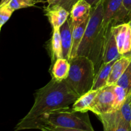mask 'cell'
Returning <instances> with one entry per match:
<instances>
[{
  "label": "cell",
  "instance_id": "19",
  "mask_svg": "<svg viewBox=\"0 0 131 131\" xmlns=\"http://www.w3.org/2000/svg\"><path fill=\"white\" fill-rule=\"evenodd\" d=\"M114 94H115V102L114 110L117 111L121 107L127 98V92L124 88L117 84H114Z\"/></svg>",
  "mask_w": 131,
  "mask_h": 131
},
{
  "label": "cell",
  "instance_id": "28",
  "mask_svg": "<svg viewBox=\"0 0 131 131\" xmlns=\"http://www.w3.org/2000/svg\"><path fill=\"white\" fill-rule=\"evenodd\" d=\"M58 0H47L46 2H47L48 3V5L47 6H52V5H54Z\"/></svg>",
  "mask_w": 131,
  "mask_h": 131
},
{
  "label": "cell",
  "instance_id": "24",
  "mask_svg": "<svg viewBox=\"0 0 131 131\" xmlns=\"http://www.w3.org/2000/svg\"><path fill=\"white\" fill-rule=\"evenodd\" d=\"M38 129L42 131H86L81 129H68V128L58 127H52L49 125H42Z\"/></svg>",
  "mask_w": 131,
  "mask_h": 131
},
{
  "label": "cell",
  "instance_id": "11",
  "mask_svg": "<svg viewBox=\"0 0 131 131\" xmlns=\"http://www.w3.org/2000/svg\"><path fill=\"white\" fill-rule=\"evenodd\" d=\"M63 48V57L70 60V52L72 43V26L71 20L68 19L60 28Z\"/></svg>",
  "mask_w": 131,
  "mask_h": 131
},
{
  "label": "cell",
  "instance_id": "1",
  "mask_svg": "<svg viewBox=\"0 0 131 131\" xmlns=\"http://www.w3.org/2000/svg\"><path fill=\"white\" fill-rule=\"evenodd\" d=\"M79 96L63 81L51 80L35 93V102L26 115L19 122L14 130L31 129L35 122L44 114L73 104Z\"/></svg>",
  "mask_w": 131,
  "mask_h": 131
},
{
  "label": "cell",
  "instance_id": "15",
  "mask_svg": "<svg viewBox=\"0 0 131 131\" xmlns=\"http://www.w3.org/2000/svg\"><path fill=\"white\" fill-rule=\"evenodd\" d=\"M99 90H91L89 92L78 97L74 102L72 108L76 111L88 112L90 111L91 106L94 101Z\"/></svg>",
  "mask_w": 131,
  "mask_h": 131
},
{
  "label": "cell",
  "instance_id": "2",
  "mask_svg": "<svg viewBox=\"0 0 131 131\" xmlns=\"http://www.w3.org/2000/svg\"><path fill=\"white\" fill-rule=\"evenodd\" d=\"M104 1L102 0L92 7L89 20L77 52V56H86L93 61L95 73L103 63L104 44L107 29L102 26Z\"/></svg>",
  "mask_w": 131,
  "mask_h": 131
},
{
  "label": "cell",
  "instance_id": "16",
  "mask_svg": "<svg viewBox=\"0 0 131 131\" xmlns=\"http://www.w3.org/2000/svg\"><path fill=\"white\" fill-rule=\"evenodd\" d=\"M50 57L51 65L57 59L63 58L60 28H52V37L50 41Z\"/></svg>",
  "mask_w": 131,
  "mask_h": 131
},
{
  "label": "cell",
  "instance_id": "13",
  "mask_svg": "<svg viewBox=\"0 0 131 131\" xmlns=\"http://www.w3.org/2000/svg\"><path fill=\"white\" fill-rule=\"evenodd\" d=\"M70 70V63L66 59L59 58L51 65L52 79L58 82L65 81L67 78Z\"/></svg>",
  "mask_w": 131,
  "mask_h": 131
},
{
  "label": "cell",
  "instance_id": "6",
  "mask_svg": "<svg viewBox=\"0 0 131 131\" xmlns=\"http://www.w3.org/2000/svg\"><path fill=\"white\" fill-rule=\"evenodd\" d=\"M114 102V84L107 85L99 90L98 93L91 106L90 111L97 116L115 111Z\"/></svg>",
  "mask_w": 131,
  "mask_h": 131
},
{
  "label": "cell",
  "instance_id": "4",
  "mask_svg": "<svg viewBox=\"0 0 131 131\" xmlns=\"http://www.w3.org/2000/svg\"><path fill=\"white\" fill-rule=\"evenodd\" d=\"M69 63V74L65 81L80 97L92 89L96 74L94 64L84 56H76Z\"/></svg>",
  "mask_w": 131,
  "mask_h": 131
},
{
  "label": "cell",
  "instance_id": "31",
  "mask_svg": "<svg viewBox=\"0 0 131 131\" xmlns=\"http://www.w3.org/2000/svg\"><path fill=\"white\" fill-rule=\"evenodd\" d=\"M1 28H0V30H1Z\"/></svg>",
  "mask_w": 131,
  "mask_h": 131
},
{
  "label": "cell",
  "instance_id": "22",
  "mask_svg": "<svg viewBox=\"0 0 131 131\" xmlns=\"http://www.w3.org/2000/svg\"><path fill=\"white\" fill-rule=\"evenodd\" d=\"M124 120L128 124L131 123V94L128 95L125 102L118 110Z\"/></svg>",
  "mask_w": 131,
  "mask_h": 131
},
{
  "label": "cell",
  "instance_id": "14",
  "mask_svg": "<svg viewBox=\"0 0 131 131\" xmlns=\"http://www.w3.org/2000/svg\"><path fill=\"white\" fill-rule=\"evenodd\" d=\"M116 60H117L109 63H103L102 64L96 73L92 90H99L107 85V81L110 77L111 68Z\"/></svg>",
  "mask_w": 131,
  "mask_h": 131
},
{
  "label": "cell",
  "instance_id": "29",
  "mask_svg": "<svg viewBox=\"0 0 131 131\" xmlns=\"http://www.w3.org/2000/svg\"><path fill=\"white\" fill-rule=\"evenodd\" d=\"M10 1V0H1V1H0V6L6 5V4H7Z\"/></svg>",
  "mask_w": 131,
  "mask_h": 131
},
{
  "label": "cell",
  "instance_id": "10",
  "mask_svg": "<svg viewBox=\"0 0 131 131\" xmlns=\"http://www.w3.org/2000/svg\"><path fill=\"white\" fill-rule=\"evenodd\" d=\"M91 10L92 6L84 0H79L74 4L70 11V19L72 28L89 19Z\"/></svg>",
  "mask_w": 131,
  "mask_h": 131
},
{
  "label": "cell",
  "instance_id": "8",
  "mask_svg": "<svg viewBox=\"0 0 131 131\" xmlns=\"http://www.w3.org/2000/svg\"><path fill=\"white\" fill-rule=\"evenodd\" d=\"M113 24H111L108 26L105 37L104 44L102 62L109 63L113 60H118L122 56L118 51L115 34L113 31Z\"/></svg>",
  "mask_w": 131,
  "mask_h": 131
},
{
  "label": "cell",
  "instance_id": "26",
  "mask_svg": "<svg viewBox=\"0 0 131 131\" xmlns=\"http://www.w3.org/2000/svg\"><path fill=\"white\" fill-rule=\"evenodd\" d=\"M124 6L128 14V20H131V0H124Z\"/></svg>",
  "mask_w": 131,
  "mask_h": 131
},
{
  "label": "cell",
  "instance_id": "32",
  "mask_svg": "<svg viewBox=\"0 0 131 131\" xmlns=\"http://www.w3.org/2000/svg\"><path fill=\"white\" fill-rule=\"evenodd\" d=\"M130 126H131V123H130Z\"/></svg>",
  "mask_w": 131,
  "mask_h": 131
},
{
  "label": "cell",
  "instance_id": "23",
  "mask_svg": "<svg viewBox=\"0 0 131 131\" xmlns=\"http://www.w3.org/2000/svg\"><path fill=\"white\" fill-rule=\"evenodd\" d=\"M14 12L7 5L0 6V28L8 21Z\"/></svg>",
  "mask_w": 131,
  "mask_h": 131
},
{
  "label": "cell",
  "instance_id": "25",
  "mask_svg": "<svg viewBox=\"0 0 131 131\" xmlns=\"http://www.w3.org/2000/svg\"><path fill=\"white\" fill-rule=\"evenodd\" d=\"M78 1H79V0H58L54 5H57L62 6L63 8L66 9L67 11L70 12L73 5L76 3Z\"/></svg>",
  "mask_w": 131,
  "mask_h": 131
},
{
  "label": "cell",
  "instance_id": "5",
  "mask_svg": "<svg viewBox=\"0 0 131 131\" xmlns=\"http://www.w3.org/2000/svg\"><path fill=\"white\" fill-rule=\"evenodd\" d=\"M102 26L107 29L111 24L117 25L125 23L128 14L124 6V0H105Z\"/></svg>",
  "mask_w": 131,
  "mask_h": 131
},
{
  "label": "cell",
  "instance_id": "27",
  "mask_svg": "<svg viewBox=\"0 0 131 131\" xmlns=\"http://www.w3.org/2000/svg\"><path fill=\"white\" fill-rule=\"evenodd\" d=\"M86 2H88L90 5L92 6V7L96 6L97 5H98L100 2L102 1V0H84Z\"/></svg>",
  "mask_w": 131,
  "mask_h": 131
},
{
  "label": "cell",
  "instance_id": "17",
  "mask_svg": "<svg viewBox=\"0 0 131 131\" xmlns=\"http://www.w3.org/2000/svg\"><path fill=\"white\" fill-rule=\"evenodd\" d=\"M88 20H89V19L82 23L81 24L75 26L72 28V43L70 60L77 56L78 48H79L81 42L83 39V36H84V31L86 28Z\"/></svg>",
  "mask_w": 131,
  "mask_h": 131
},
{
  "label": "cell",
  "instance_id": "12",
  "mask_svg": "<svg viewBox=\"0 0 131 131\" xmlns=\"http://www.w3.org/2000/svg\"><path fill=\"white\" fill-rule=\"evenodd\" d=\"M131 62V56L122 55L118 59L111 68L110 77L107 81V85L115 84Z\"/></svg>",
  "mask_w": 131,
  "mask_h": 131
},
{
  "label": "cell",
  "instance_id": "9",
  "mask_svg": "<svg viewBox=\"0 0 131 131\" xmlns=\"http://www.w3.org/2000/svg\"><path fill=\"white\" fill-rule=\"evenodd\" d=\"M52 28H60L69 19L70 12L59 5L47 6L43 9Z\"/></svg>",
  "mask_w": 131,
  "mask_h": 131
},
{
  "label": "cell",
  "instance_id": "3",
  "mask_svg": "<svg viewBox=\"0 0 131 131\" xmlns=\"http://www.w3.org/2000/svg\"><path fill=\"white\" fill-rule=\"evenodd\" d=\"M42 125L95 131L88 112L76 111L69 107L44 114L33 124L31 129H38Z\"/></svg>",
  "mask_w": 131,
  "mask_h": 131
},
{
  "label": "cell",
  "instance_id": "18",
  "mask_svg": "<svg viewBox=\"0 0 131 131\" xmlns=\"http://www.w3.org/2000/svg\"><path fill=\"white\" fill-rule=\"evenodd\" d=\"M129 26H130V24H129V22L120 23V24L113 26V31L115 34L118 49V51L121 55L125 38H126L127 32Z\"/></svg>",
  "mask_w": 131,
  "mask_h": 131
},
{
  "label": "cell",
  "instance_id": "30",
  "mask_svg": "<svg viewBox=\"0 0 131 131\" xmlns=\"http://www.w3.org/2000/svg\"><path fill=\"white\" fill-rule=\"evenodd\" d=\"M129 24H130V28H131V20H130V21H129ZM125 55H126V54H125ZM128 55H130V56H131V51L130 52V53L128 54Z\"/></svg>",
  "mask_w": 131,
  "mask_h": 131
},
{
  "label": "cell",
  "instance_id": "21",
  "mask_svg": "<svg viewBox=\"0 0 131 131\" xmlns=\"http://www.w3.org/2000/svg\"><path fill=\"white\" fill-rule=\"evenodd\" d=\"M115 84L124 88L127 95L131 94V62Z\"/></svg>",
  "mask_w": 131,
  "mask_h": 131
},
{
  "label": "cell",
  "instance_id": "20",
  "mask_svg": "<svg viewBox=\"0 0 131 131\" xmlns=\"http://www.w3.org/2000/svg\"><path fill=\"white\" fill-rule=\"evenodd\" d=\"M40 2H44L42 0H10L7 4L8 6L14 11L25 8L35 6Z\"/></svg>",
  "mask_w": 131,
  "mask_h": 131
},
{
  "label": "cell",
  "instance_id": "33",
  "mask_svg": "<svg viewBox=\"0 0 131 131\" xmlns=\"http://www.w3.org/2000/svg\"><path fill=\"white\" fill-rule=\"evenodd\" d=\"M0 31H1V30H0Z\"/></svg>",
  "mask_w": 131,
  "mask_h": 131
},
{
  "label": "cell",
  "instance_id": "7",
  "mask_svg": "<svg viewBox=\"0 0 131 131\" xmlns=\"http://www.w3.org/2000/svg\"><path fill=\"white\" fill-rule=\"evenodd\" d=\"M104 131H131L130 124L127 123L118 110L98 115Z\"/></svg>",
  "mask_w": 131,
  "mask_h": 131
}]
</instances>
